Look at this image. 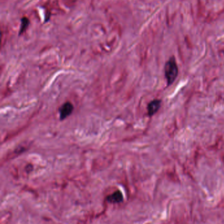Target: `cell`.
<instances>
[{
	"mask_svg": "<svg viewBox=\"0 0 224 224\" xmlns=\"http://www.w3.org/2000/svg\"><path fill=\"white\" fill-rule=\"evenodd\" d=\"M165 77L168 86H170L176 80L178 75V68L175 61L174 58H172L167 62L164 67Z\"/></svg>",
	"mask_w": 224,
	"mask_h": 224,
	"instance_id": "1",
	"label": "cell"
},
{
	"mask_svg": "<svg viewBox=\"0 0 224 224\" xmlns=\"http://www.w3.org/2000/svg\"><path fill=\"white\" fill-rule=\"evenodd\" d=\"M74 110V107L71 102H66L64 105H62L59 110V114H60V119L61 120H64L66 118L69 117L72 114Z\"/></svg>",
	"mask_w": 224,
	"mask_h": 224,
	"instance_id": "2",
	"label": "cell"
},
{
	"mask_svg": "<svg viewBox=\"0 0 224 224\" xmlns=\"http://www.w3.org/2000/svg\"><path fill=\"white\" fill-rule=\"evenodd\" d=\"M160 99H154L151 101L147 106V113L149 117H153L161 107Z\"/></svg>",
	"mask_w": 224,
	"mask_h": 224,
	"instance_id": "3",
	"label": "cell"
},
{
	"mask_svg": "<svg viewBox=\"0 0 224 224\" xmlns=\"http://www.w3.org/2000/svg\"><path fill=\"white\" fill-rule=\"evenodd\" d=\"M123 195L121 191H117L107 196V200L110 203H120L123 201Z\"/></svg>",
	"mask_w": 224,
	"mask_h": 224,
	"instance_id": "4",
	"label": "cell"
}]
</instances>
